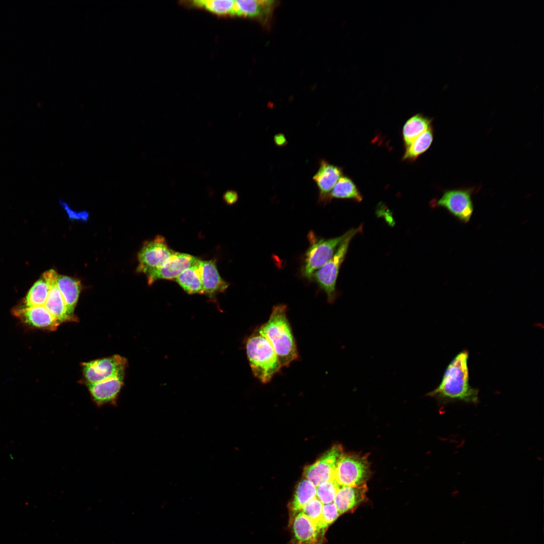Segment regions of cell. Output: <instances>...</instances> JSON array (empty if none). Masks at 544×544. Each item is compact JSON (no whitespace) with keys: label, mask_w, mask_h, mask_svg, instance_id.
Segmentation results:
<instances>
[{"label":"cell","mask_w":544,"mask_h":544,"mask_svg":"<svg viewBox=\"0 0 544 544\" xmlns=\"http://www.w3.org/2000/svg\"><path fill=\"white\" fill-rule=\"evenodd\" d=\"M468 353L462 351L451 361L439 385L428 395L443 403L457 401L478 404L479 390L469 382Z\"/></svg>","instance_id":"cell-1"},{"label":"cell","mask_w":544,"mask_h":544,"mask_svg":"<svg viewBox=\"0 0 544 544\" xmlns=\"http://www.w3.org/2000/svg\"><path fill=\"white\" fill-rule=\"evenodd\" d=\"M286 311V305L274 306L268 320L258 328L272 346L282 367L289 366L298 357Z\"/></svg>","instance_id":"cell-2"},{"label":"cell","mask_w":544,"mask_h":544,"mask_svg":"<svg viewBox=\"0 0 544 544\" xmlns=\"http://www.w3.org/2000/svg\"><path fill=\"white\" fill-rule=\"evenodd\" d=\"M246 350L254 376L263 383L269 382L282 368L272 346L258 328L247 338Z\"/></svg>","instance_id":"cell-3"},{"label":"cell","mask_w":544,"mask_h":544,"mask_svg":"<svg viewBox=\"0 0 544 544\" xmlns=\"http://www.w3.org/2000/svg\"><path fill=\"white\" fill-rule=\"evenodd\" d=\"M362 231V226L352 229L346 232L333 256L320 268L317 270L313 277L319 287L325 293L329 303L334 301L336 297V282L341 266L347 253L349 245L353 238Z\"/></svg>","instance_id":"cell-4"},{"label":"cell","mask_w":544,"mask_h":544,"mask_svg":"<svg viewBox=\"0 0 544 544\" xmlns=\"http://www.w3.org/2000/svg\"><path fill=\"white\" fill-rule=\"evenodd\" d=\"M346 235V233L335 238L318 239L309 234L310 245L305 254L301 269L302 276L311 280L317 270L333 256Z\"/></svg>","instance_id":"cell-5"},{"label":"cell","mask_w":544,"mask_h":544,"mask_svg":"<svg viewBox=\"0 0 544 544\" xmlns=\"http://www.w3.org/2000/svg\"><path fill=\"white\" fill-rule=\"evenodd\" d=\"M368 455L344 454L337 465L333 479L340 486H356L365 483L370 475Z\"/></svg>","instance_id":"cell-6"},{"label":"cell","mask_w":544,"mask_h":544,"mask_svg":"<svg viewBox=\"0 0 544 544\" xmlns=\"http://www.w3.org/2000/svg\"><path fill=\"white\" fill-rule=\"evenodd\" d=\"M472 187L445 190L436 201V206L446 209L453 217L464 223L468 222L473 212Z\"/></svg>","instance_id":"cell-7"},{"label":"cell","mask_w":544,"mask_h":544,"mask_svg":"<svg viewBox=\"0 0 544 544\" xmlns=\"http://www.w3.org/2000/svg\"><path fill=\"white\" fill-rule=\"evenodd\" d=\"M175 251L168 245L164 237L158 235L146 242L138 253V272L146 275L160 267Z\"/></svg>","instance_id":"cell-8"},{"label":"cell","mask_w":544,"mask_h":544,"mask_svg":"<svg viewBox=\"0 0 544 544\" xmlns=\"http://www.w3.org/2000/svg\"><path fill=\"white\" fill-rule=\"evenodd\" d=\"M343 454V448L340 444L333 445L314 463L304 468L303 477L315 487L324 481L333 479L338 462Z\"/></svg>","instance_id":"cell-9"},{"label":"cell","mask_w":544,"mask_h":544,"mask_svg":"<svg viewBox=\"0 0 544 544\" xmlns=\"http://www.w3.org/2000/svg\"><path fill=\"white\" fill-rule=\"evenodd\" d=\"M126 363L119 355L95 360L83 364V374L88 384L96 383L124 375Z\"/></svg>","instance_id":"cell-10"},{"label":"cell","mask_w":544,"mask_h":544,"mask_svg":"<svg viewBox=\"0 0 544 544\" xmlns=\"http://www.w3.org/2000/svg\"><path fill=\"white\" fill-rule=\"evenodd\" d=\"M292 544H322L326 530L321 529L302 512L290 514Z\"/></svg>","instance_id":"cell-11"},{"label":"cell","mask_w":544,"mask_h":544,"mask_svg":"<svg viewBox=\"0 0 544 544\" xmlns=\"http://www.w3.org/2000/svg\"><path fill=\"white\" fill-rule=\"evenodd\" d=\"M198 260L190 254L175 252L160 267L147 275L148 283L151 285L159 279L175 280L182 271L194 265Z\"/></svg>","instance_id":"cell-12"},{"label":"cell","mask_w":544,"mask_h":544,"mask_svg":"<svg viewBox=\"0 0 544 544\" xmlns=\"http://www.w3.org/2000/svg\"><path fill=\"white\" fill-rule=\"evenodd\" d=\"M43 275L49 286V291L44 306L59 323L73 321L75 318L69 313L56 284L58 274L54 270L50 269Z\"/></svg>","instance_id":"cell-13"},{"label":"cell","mask_w":544,"mask_h":544,"mask_svg":"<svg viewBox=\"0 0 544 544\" xmlns=\"http://www.w3.org/2000/svg\"><path fill=\"white\" fill-rule=\"evenodd\" d=\"M13 313L27 325L41 329L55 330L60 324L44 306L22 309L15 307Z\"/></svg>","instance_id":"cell-14"},{"label":"cell","mask_w":544,"mask_h":544,"mask_svg":"<svg viewBox=\"0 0 544 544\" xmlns=\"http://www.w3.org/2000/svg\"><path fill=\"white\" fill-rule=\"evenodd\" d=\"M343 174L342 167L323 159L319 161V168L312 177L318 190L319 202L327 203L329 193Z\"/></svg>","instance_id":"cell-15"},{"label":"cell","mask_w":544,"mask_h":544,"mask_svg":"<svg viewBox=\"0 0 544 544\" xmlns=\"http://www.w3.org/2000/svg\"><path fill=\"white\" fill-rule=\"evenodd\" d=\"M124 375L111 377L96 383L87 384L94 402L98 406L107 404H115L123 384Z\"/></svg>","instance_id":"cell-16"},{"label":"cell","mask_w":544,"mask_h":544,"mask_svg":"<svg viewBox=\"0 0 544 544\" xmlns=\"http://www.w3.org/2000/svg\"><path fill=\"white\" fill-rule=\"evenodd\" d=\"M367 491L366 483L356 486H340L333 500L339 515L355 510L366 499Z\"/></svg>","instance_id":"cell-17"},{"label":"cell","mask_w":544,"mask_h":544,"mask_svg":"<svg viewBox=\"0 0 544 544\" xmlns=\"http://www.w3.org/2000/svg\"><path fill=\"white\" fill-rule=\"evenodd\" d=\"M199 265L204 294L213 297L227 289L229 284L220 277L213 260H200Z\"/></svg>","instance_id":"cell-18"},{"label":"cell","mask_w":544,"mask_h":544,"mask_svg":"<svg viewBox=\"0 0 544 544\" xmlns=\"http://www.w3.org/2000/svg\"><path fill=\"white\" fill-rule=\"evenodd\" d=\"M275 5L274 1H235L233 16L262 18L270 15Z\"/></svg>","instance_id":"cell-19"},{"label":"cell","mask_w":544,"mask_h":544,"mask_svg":"<svg viewBox=\"0 0 544 544\" xmlns=\"http://www.w3.org/2000/svg\"><path fill=\"white\" fill-rule=\"evenodd\" d=\"M57 286L62 295L69 313L74 316V311L81 292V283L71 277L58 275Z\"/></svg>","instance_id":"cell-20"},{"label":"cell","mask_w":544,"mask_h":544,"mask_svg":"<svg viewBox=\"0 0 544 544\" xmlns=\"http://www.w3.org/2000/svg\"><path fill=\"white\" fill-rule=\"evenodd\" d=\"M432 119L418 113L410 117L404 123L402 129V137L406 147L409 146L416 138L431 127Z\"/></svg>","instance_id":"cell-21"},{"label":"cell","mask_w":544,"mask_h":544,"mask_svg":"<svg viewBox=\"0 0 544 544\" xmlns=\"http://www.w3.org/2000/svg\"><path fill=\"white\" fill-rule=\"evenodd\" d=\"M199 260L198 259L194 265L186 268L175 280L189 294H204L200 274Z\"/></svg>","instance_id":"cell-22"},{"label":"cell","mask_w":544,"mask_h":544,"mask_svg":"<svg viewBox=\"0 0 544 544\" xmlns=\"http://www.w3.org/2000/svg\"><path fill=\"white\" fill-rule=\"evenodd\" d=\"M49 291V286L44 275L33 285L22 303L16 308L22 309L44 306Z\"/></svg>","instance_id":"cell-23"},{"label":"cell","mask_w":544,"mask_h":544,"mask_svg":"<svg viewBox=\"0 0 544 544\" xmlns=\"http://www.w3.org/2000/svg\"><path fill=\"white\" fill-rule=\"evenodd\" d=\"M333 198L349 199L360 202L363 197L354 181L349 177L343 176L329 193L327 202Z\"/></svg>","instance_id":"cell-24"},{"label":"cell","mask_w":544,"mask_h":544,"mask_svg":"<svg viewBox=\"0 0 544 544\" xmlns=\"http://www.w3.org/2000/svg\"><path fill=\"white\" fill-rule=\"evenodd\" d=\"M316 495V487L304 479L298 484L292 500L289 504L290 514L300 512L303 506Z\"/></svg>","instance_id":"cell-25"},{"label":"cell","mask_w":544,"mask_h":544,"mask_svg":"<svg viewBox=\"0 0 544 544\" xmlns=\"http://www.w3.org/2000/svg\"><path fill=\"white\" fill-rule=\"evenodd\" d=\"M433 138V131L431 126L406 147L402 159L408 161H415L430 147Z\"/></svg>","instance_id":"cell-26"},{"label":"cell","mask_w":544,"mask_h":544,"mask_svg":"<svg viewBox=\"0 0 544 544\" xmlns=\"http://www.w3.org/2000/svg\"><path fill=\"white\" fill-rule=\"evenodd\" d=\"M235 1L233 0H195L190 5L204 8L219 15L233 16Z\"/></svg>","instance_id":"cell-27"},{"label":"cell","mask_w":544,"mask_h":544,"mask_svg":"<svg viewBox=\"0 0 544 544\" xmlns=\"http://www.w3.org/2000/svg\"><path fill=\"white\" fill-rule=\"evenodd\" d=\"M339 487L334 479L324 481L317 486L316 497L323 504L332 503Z\"/></svg>","instance_id":"cell-28"},{"label":"cell","mask_w":544,"mask_h":544,"mask_svg":"<svg viewBox=\"0 0 544 544\" xmlns=\"http://www.w3.org/2000/svg\"><path fill=\"white\" fill-rule=\"evenodd\" d=\"M323 505L322 502L315 497L303 506L301 512L307 516L319 528L326 530V529L323 528L321 521Z\"/></svg>","instance_id":"cell-29"},{"label":"cell","mask_w":544,"mask_h":544,"mask_svg":"<svg viewBox=\"0 0 544 544\" xmlns=\"http://www.w3.org/2000/svg\"><path fill=\"white\" fill-rule=\"evenodd\" d=\"M340 516L333 502L323 505L321 514V524L326 529Z\"/></svg>","instance_id":"cell-30"},{"label":"cell","mask_w":544,"mask_h":544,"mask_svg":"<svg viewBox=\"0 0 544 544\" xmlns=\"http://www.w3.org/2000/svg\"><path fill=\"white\" fill-rule=\"evenodd\" d=\"M59 203L64 210H65L70 218L83 219V220L88 218V213L87 212H75L70 208L69 205L65 202L62 201L61 199L59 200Z\"/></svg>","instance_id":"cell-31"},{"label":"cell","mask_w":544,"mask_h":544,"mask_svg":"<svg viewBox=\"0 0 544 544\" xmlns=\"http://www.w3.org/2000/svg\"><path fill=\"white\" fill-rule=\"evenodd\" d=\"M223 199L227 204L232 205L237 201L238 194L234 190H228L224 193Z\"/></svg>","instance_id":"cell-32"},{"label":"cell","mask_w":544,"mask_h":544,"mask_svg":"<svg viewBox=\"0 0 544 544\" xmlns=\"http://www.w3.org/2000/svg\"><path fill=\"white\" fill-rule=\"evenodd\" d=\"M274 142L275 145L279 147H284L288 144L287 138L283 133L276 134L274 137Z\"/></svg>","instance_id":"cell-33"}]
</instances>
